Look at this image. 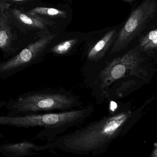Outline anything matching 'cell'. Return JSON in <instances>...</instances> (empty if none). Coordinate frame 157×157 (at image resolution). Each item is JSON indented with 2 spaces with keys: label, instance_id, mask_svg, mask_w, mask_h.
Returning <instances> with one entry per match:
<instances>
[{
  "label": "cell",
  "instance_id": "obj_11",
  "mask_svg": "<svg viewBox=\"0 0 157 157\" xmlns=\"http://www.w3.org/2000/svg\"><path fill=\"white\" fill-rule=\"evenodd\" d=\"M139 48L142 53L152 54L157 48V30L154 28L143 34L139 40Z\"/></svg>",
  "mask_w": 157,
  "mask_h": 157
},
{
  "label": "cell",
  "instance_id": "obj_5",
  "mask_svg": "<svg viewBox=\"0 0 157 157\" xmlns=\"http://www.w3.org/2000/svg\"><path fill=\"white\" fill-rule=\"evenodd\" d=\"M143 60L142 53L138 45L122 56L115 59L100 74L102 89L126 76L134 75L142 78V75H146V70L142 66Z\"/></svg>",
  "mask_w": 157,
  "mask_h": 157
},
{
  "label": "cell",
  "instance_id": "obj_12",
  "mask_svg": "<svg viewBox=\"0 0 157 157\" xmlns=\"http://www.w3.org/2000/svg\"><path fill=\"white\" fill-rule=\"evenodd\" d=\"M27 12L30 14L49 20H51L50 19H65L67 17L66 11L53 8L38 7Z\"/></svg>",
  "mask_w": 157,
  "mask_h": 157
},
{
  "label": "cell",
  "instance_id": "obj_3",
  "mask_svg": "<svg viewBox=\"0 0 157 157\" xmlns=\"http://www.w3.org/2000/svg\"><path fill=\"white\" fill-rule=\"evenodd\" d=\"M83 115L81 110L73 109L58 113L28 115L21 116H0V125L29 128L43 127L36 138L46 139L48 144L72 127L82 123Z\"/></svg>",
  "mask_w": 157,
  "mask_h": 157
},
{
  "label": "cell",
  "instance_id": "obj_15",
  "mask_svg": "<svg viewBox=\"0 0 157 157\" xmlns=\"http://www.w3.org/2000/svg\"><path fill=\"white\" fill-rule=\"evenodd\" d=\"M7 2L9 3H10L11 5L12 4H18V5H21V4H25L27 3V2H30V1L28 0H19V1H17V0H6Z\"/></svg>",
  "mask_w": 157,
  "mask_h": 157
},
{
  "label": "cell",
  "instance_id": "obj_9",
  "mask_svg": "<svg viewBox=\"0 0 157 157\" xmlns=\"http://www.w3.org/2000/svg\"><path fill=\"white\" fill-rule=\"evenodd\" d=\"M119 31L118 28H115L105 33L88 49V59L91 61H98L102 58L109 49L112 48Z\"/></svg>",
  "mask_w": 157,
  "mask_h": 157
},
{
  "label": "cell",
  "instance_id": "obj_1",
  "mask_svg": "<svg viewBox=\"0 0 157 157\" xmlns=\"http://www.w3.org/2000/svg\"><path fill=\"white\" fill-rule=\"evenodd\" d=\"M142 109H123L90 123L73 132L61 135L51 143L50 149L78 155H99L113 141L124 136L141 117Z\"/></svg>",
  "mask_w": 157,
  "mask_h": 157
},
{
  "label": "cell",
  "instance_id": "obj_13",
  "mask_svg": "<svg viewBox=\"0 0 157 157\" xmlns=\"http://www.w3.org/2000/svg\"><path fill=\"white\" fill-rule=\"evenodd\" d=\"M78 42V39L75 38L63 41L53 47L49 50V53L58 56L67 55L76 46Z\"/></svg>",
  "mask_w": 157,
  "mask_h": 157
},
{
  "label": "cell",
  "instance_id": "obj_8",
  "mask_svg": "<svg viewBox=\"0 0 157 157\" xmlns=\"http://www.w3.org/2000/svg\"><path fill=\"white\" fill-rule=\"evenodd\" d=\"M47 150H49L48 144L40 146L28 140L0 145V153L4 157H25L38 155L41 151Z\"/></svg>",
  "mask_w": 157,
  "mask_h": 157
},
{
  "label": "cell",
  "instance_id": "obj_16",
  "mask_svg": "<svg viewBox=\"0 0 157 157\" xmlns=\"http://www.w3.org/2000/svg\"><path fill=\"white\" fill-rule=\"evenodd\" d=\"M7 101H0V110H1L4 106H6Z\"/></svg>",
  "mask_w": 157,
  "mask_h": 157
},
{
  "label": "cell",
  "instance_id": "obj_14",
  "mask_svg": "<svg viewBox=\"0 0 157 157\" xmlns=\"http://www.w3.org/2000/svg\"><path fill=\"white\" fill-rule=\"evenodd\" d=\"M12 6L10 3L7 2L6 0H1L0 1V13H4L10 9Z\"/></svg>",
  "mask_w": 157,
  "mask_h": 157
},
{
  "label": "cell",
  "instance_id": "obj_4",
  "mask_svg": "<svg viewBox=\"0 0 157 157\" xmlns=\"http://www.w3.org/2000/svg\"><path fill=\"white\" fill-rule=\"evenodd\" d=\"M157 9V2L155 0H146L140 3L119 30L111 48V54L124 50L139 36L155 17Z\"/></svg>",
  "mask_w": 157,
  "mask_h": 157
},
{
  "label": "cell",
  "instance_id": "obj_17",
  "mask_svg": "<svg viewBox=\"0 0 157 157\" xmlns=\"http://www.w3.org/2000/svg\"><path fill=\"white\" fill-rule=\"evenodd\" d=\"M0 141H1V139H0Z\"/></svg>",
  "mask_w": 157,
  "mask_h": 157
},
{
  "label": "cell",
  "instance_id": "obj_10",
  "mask_svg": "<svg viewBox=\"0 0 157 157\" xmlns=\"http://www.w3.org/2000/svg\"><path fill=\"white\" fill-rule=\"evenodd\" d=\"M16 36L12 27V20L7 12L0 13V50L11 52L15 50Z\"/></svg>",
  "mask_w": 157,
  "mask_h": 157
},
{
  "label": "cell",
  "instance_id": "obj_2",
  "mask_svg": "<svg viewBox=\"0 0 157 157\" xmlns=\"http://www.w3.org/2000/svg\"><path fill=\"white\" fill-rule=\"evenodd\" d=\"M78 98L67 92L43 90L28 92L7 101L8 116L51 113L82 108Z\"/></svg>",
  "mask_w": 157,
  "mask_h": 157
},
{
  "label": "cell",
  "instance_id": "obj_7",
  "mask_svg": "<svg viewBox=\"0 0 157 157\" xmlns=\"http://www.w3.org/2000/svg\"><path fill=\"white\" fill-rule=\"evenodd\" d=\"M7 13L12 21L23 30L38 31L44 36L51 33L49 28L56 24L53 20L33 15L17 9H10Z\"/></svg>",
  "mask_w": 157,
  "mask_h": 157
},
{
  "label": "cell",
  "instance_id": "obj_6",
  "mask_svg": "<svg viewBox=\"0 0 157 157\" xmlns=\"http://www.w3.org/2000/svg\"><path fill=\"white\" fill-rule=\"evenodd\" d=\"M57 35L50 33L40 37L11 59L0 63V74L11 75L37 62Z\"/></svg>",
  "mask_w": 157,
  "mask_h": 157
}]
</instances>
